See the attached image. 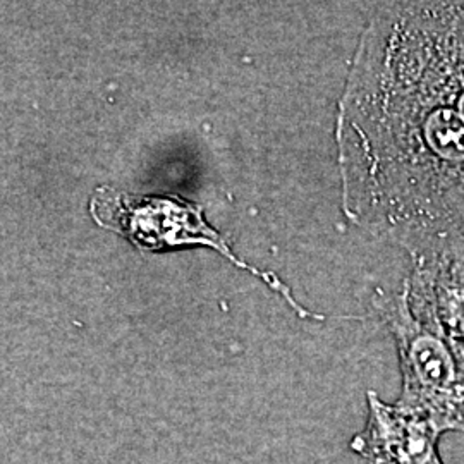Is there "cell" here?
<instances>
[{
    "label": "cell",
    "mask_w": 464,
    "mask_h": 464,
    "mask_svg": "<svg viewBox=\"0 0 464 464\" xmlns=\"http://www.w3.org/2000/svg\"><path fill=\"white\" fill-rule=\"evenodd\" d=\"M343 212L413 260L464 255V2L372 9L337 105Z\"/></svg>",
    "instance_id": "cell-1"
},
{
    "label": "cell",
    "mask_w": 464,
    "mask_h": 464,
    "mask_svg": "<svg viewBox=\"0 0 464 464\" xmlns=\"http://www.w3.org/2000/svg\"><path fill=\"white\" fill-rule=\"evenodd\" d=\"M372 303L398 349L402 387L396 402L425 416L440 435L464 433L463 344L415 310L402 285L399 291L379 287Z\"/></svg>",
    "instance_id": "cell-2"
},
{
    "label": "cell",
    "mask_w": 464,
    "mask_h": 464,
    "mask_svg": "<svg viewBox=\"0 0 464 464\" xmlns=\"http://www.w3.org/2000/svg\"><path fill=\"white\" fill-rule=\"evenodd\" d=\"M90 212L99 226L126 236L141 251H160L189 245H203L217 249L237 268L248 270L266 282L270 289L279 293L301 318L325 320V316L301 306L285 282H282L276 274L253 268L239 260L232 253L227 241L205 222L201 205L178 197L130 195L109 186H102L92 197Z\"/></svg>",
    "instance_id": "cell-3"
},
{
    "label": "cell",
    "mask_w": 464,
    "mask_h": 464,
    "mask_svg": "<svg viewBox=\"0 0 464 464\" xmlns=\"http://www.w3.org/2000/svg\"><path fill=\"white\" fill-rule=\"evenodd\" d=\"M365 429L349 449L366 464H444L439 454L442 437L425 416L398 402H385L375 391L366 392Z\"/></svg>",
    "instance_id": "cell-4"
},
{
    "label": "cell",
    "mask_w": 464,
    "mask_h": 464,
    "mask_svg": "<svg viewBox=\"0 0 464 464\" xmlns=\"http://www.w3.org/2000/svg\"><path fill=\"white\" fill-rule=\"evenodd\" d=\"M402 289L415 310L433 318L449 339L464 346V255L413 260Z\"/></svg>",
    "instance_id": "cell-5"
}]
</instances>
